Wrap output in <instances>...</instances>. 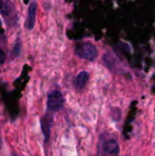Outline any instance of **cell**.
<instances>
[{"instance_id": "obj_9", "label": "cell", "mask_w": 155, "mask_h": 156, "mask_svg": "<svg viewBox=\"0 0 155 156\" xmlns=\"http://www.w3.org/2000/svg\"><path fill=\"white\" fill-rule=\"evenodd\" d=\"M0 33H4V29H3V25H2L1 19H0Z\"/></svg>"}, {"instance_id": "obj_5", "label": "cell", "mask_w": 155, "mask_h": 156, "mask_svg": "<svg viewBox=\"0 0 155 156\" xmlns=\"http://www.w3.org/2000/svg\"><path fill=\"white\" fill-rule=\"evenodd\" d=\"M89 77L90 76H89V73L87 71H81V72H79L77 75V77L75 79V82H74L76 89L79 90H82L86 86V84H87V82L89 80Z\"/></svg>"}, {"instance_id": "obj_11", "label": "cell", "mask_w": 155, "mask_h": 156, "mask_svg": "<svg viewBox=\"0 0 155 156\" xmlns=\"http://www.w3.org/2000/svg\"><path fill=\"white\" fill-rule=\"evenodd\" d=\"M98 156H101V155H100V154H99V155H98Z\"/></svg>"}, {"instance_id": "obj_3", "label": "cell", "mask_w": 155, "mask_h": 156, "mask_svg": "<svg viewBox=\"0 0 155 156\" xmlns=\"http://www.w3.org/2000/svg\"><path fill=\"white\" fill-rule=\"evenodd\" d=\"M119 144L114 139H103L100 144L99 154L101 156H119Z\"/></svg>"}, {"instance_id": "obj_4", "label": "cell", "mask_w": 155, "mask_h": 156, "mask_svg": "<svg viewBox=\"0 0 155 156\" xmlns=\"http://www.w3.org/2000/svg\"><path fill=\"white\" fill-rule=\"evenodd\" d=\"M36 14H37V4L36 2H32L28 6L27 16L25 23V27L27 30H31L34 27L36 22Z\"/></svg>"}, {"instance_id": "obj_2", "label": "cell", "mask_w": 155, "mask_h": 156, "mask_svg": "<svg viewBox=\"0 0 155 156\" xmlns=\"http://www.w3.org/2000/svg\"><path fill=\"white\" fill-rule=\"evenodd\" d=\"M64 98L59 90H51L48 95L47 108L48 112H56L62 109Z\"/></svg>"}, {"instance_id": "obj_8", "label": "cell", "mask_w": 155, "mask_h": 156, "mask_svg": "<svg viewBox=\"0 0 155 156\" xmlns=\"http://www.w3.org/2000/svg\"><path fill=\"white\" fill-rule=\"evenodd\" d=\"M5 60V55L3 50L0 49V65H2Z\"/></svg>"}, {"instance_id": "obj_7", "label": "cell", "mask_w": 155, "mask_h": 156, "mask_svg": "<svg viewBox=\"0 0 155 156\" xmlns=\"http://www.w3.org/2000/svg\"><path fill=\"white\" fill-rule=\"evenodd\" d=\"M19 52H20V43H16L13 48V55L16 57L18 56Z\"/></svg>"}, {"instance_id": "obj_6", "label": "cell", "mask_w": 155, "mask_h": 156, "mask_svg": "<svg viewBox=\"0 0 155 156\" xmlns=\"http://www.w3.org/2000/svg\"><path fill=\"white\" fill-rule=\"evenodd\" d=\"M52 122H53V117H52V115H49V114H47L41 120V127H42V131H43V133L45 135L46 141H48V139L49 137L50 127H51Z\"/></svg>"}, {"instance_id": "obj_10", "label": "cell", "mask_w": 155, "mask_h": 156, "mask_svg": "<svg viewBox=\"0 0 155 156\" xmlns=\"http://www.w3.org/2000/svg\"><path fill=\"white\" fill-rule=\"evenodd\" d=\"M2 146V141H1V135H0V148Z\"/></svg>"}, {"instance_id": "obj_1", "label": "cell", "mask_w": 155, "mask_h": 156, "mask_svg": "<svg viewBox=\"0 0 155 156\" xmlns=\"http://www.w3.org/2000/svg\"><path fill=\"white\" fill-rule=\"evenodd\" d=\"M74 52L79 58L90 61L95 60L96 58L98 57V49L96 46L90 42H85L77 45L75 47Z\"/></svg>"}]
</instances>
